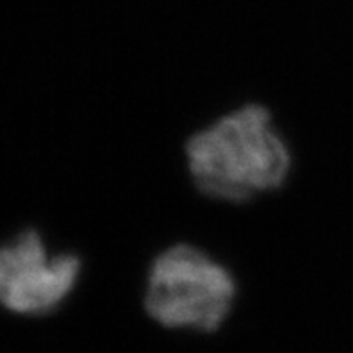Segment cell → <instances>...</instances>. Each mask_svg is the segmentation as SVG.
Masks as SVG:
<instances>
[{
	"mask_svg": "<svg viewBox=\"0 0 353 353\" xmlns=\"http://www.w3.org/2000/svg\"><path fill=\"white\" fill-rule=\"evenodd\" d=\"M193 186L204 196L243 204L285 186L292 150L261 103H245L191 134L184 146Z\"/></svg>",
	"mask_w": 353,
	"mask_h": 353,
	"instance_id": "6da1fadb",
	"label": "cell"
},
{
	"mask_svg": "<svg viewBox=\"0 0 353 353\" xmlns=\"http://www.w3.org/2000/svg\"><path fill=\"white\" fill-rule=\"evenodd\" d=\"M236 296V278L228 265L202 247L181 242L148 265L143 307L166 330L213 334L229 319Z\"/></svg>",
	"mask_w": 353,
	"mask_h": 353,
	"instance_id": "7a4b0ae2",
	"label": "cell"
},
{
	"mask_svg": "<svg viewBox=\"0 0 353 353\" xmlns=\"http://www.w3.org/2000/svg\"><path fill=\"white\" fill-rule=\"evenodd\" d=\"M83 261L51 251L37 229L0 245V307L17 316L40 317L61 307L78 287Z\"/></svg>",
	"mask_w": 353,
	"mask_h": 353,
	"instance_id": "3957f363",
	"label": "cell"
}]
</instances>
